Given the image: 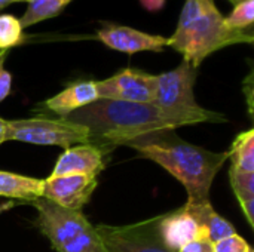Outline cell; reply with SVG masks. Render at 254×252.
Segmentation results:
<instances>
[{
  "label": "cell",
  "mask_w": 254,
  "mask_h": 252,
  "mask_svg": "<svg viewBox=\"0 0 254 252\" xmlns=\"http://www.w3.org/2000/svg\"><path fill=\"white\" fill-rule=\"evenodd\" d=\"M125 146L170 172L188 192L186 205L210 202L213 181L228 160V151L216 153L190 144L171 129L141 135Z\"/></svg>",
  "instance_id": "6da1fadb"
},
{
  "label": "cell",
  "mask_w": 254,
  "mask_h": 252,
  "mask_svg": "<svg viewBox=\"0 0 254 252\" xmlns=\"http://www.w3.org/2000/svg\"><path fill=\"white\" fill-rule=\"evenodd\" d=\"M64 119L85 126L89 134L88 144L97 147L104 156L141 135L180 128L153 104L106 98H98Z\"/></svg>",
  "instance_id": "7a4b0ae2"
},
{
  "label": "cell",
  "mask_w": 254,
  "mask_h": 252,
  "mask_svg": "<svg viewBox=\"0 0 254 252\" xmlns=\"http://www.w3.org/2000/svg\"><path fill=\"white\" fill-rule=\"evenodd\" d=\"M252 30H235L229 27L225 16L216 4L207 9L193 21L177 25L174 34L168 39V46L183 55L192 67L198 68L211 53L237 43H253Z\"/></svg>",
  "instance_id": "3957f363"
},
{
  "label": "cell",
  "mask_w": 254,
  "mask_h": 252,
  "mask_svg": "<svg viewBox=\"0 0 254 252\" xmlns=\"http://www.w3.org/2000/svg\"><path fill=\"white\" fill-rule=\"evenodd\" d=\"M195 82L196 68L183 61L174 70L156 76L155 100L152 104L180 126L226 122L225 114L207 110L196 102Z\"/></svg>",
  "instance_id": "277c9868"
},
{
  "label": "cell",
  "mask_w": 254,
  "mask_h": 252,
  "mask_svg": "<svg viewBox=\"0 0 254 252\" xmlns=\"http://www.w3.org/2000/svg\"><path fill=\"white\" fill-rule=\"evenodd\" d=\"M37 215L33 224L57 252H104L95 227L82 211H68L39 198L30 202Z\"/></svg>",
  "instance_id": "5b68a950"
},
{
  "label": "cell",
  "mask_w": 254,
  "mask_h": 252,
  "mask_svg": "<svg viewBox=\"0 0 254 252\" xmlns=\"http://www.w3.org/2000/svg\"><path fill=\"white\" fill-rule=\"evenodd\" d=\"M88 129L64 117H28L6 120L4 141H19L34 146H55L68 149L88 144Z\"/></svg>",
  "instance_id": "8992f818"
},
{
  "label": "cell",
  "mask_w": 254,
  "mask_h": 252,
  "mask_svg": "<svg viewBox=\"0 0 254 252\" xmlns=\"http://www.w3.org/2000/svg\"><path fill=\"white\" fill-rule=\"evenodd\" d=\"M161 215L127 226H97L104 252H171L159 235Z\"/></svg>",
  "instance_id": "52a82bcc"
},
{
  "label": "cell",
  "mask_w": 254,
  "mask_h": 252,
  "mask_svg": "<svg viewBox=\"0 0 254 252\" xmlns=\"http://www.w3.org/2000/svg\"><path fill=\"white\" fill-rule=\"evenodd\" d=\"M155 88L156 76L134 68H125L109 79L97 82L100 98L141 104L153 102Z\"/></svg>",
  "instance_id": "ba28073f"
},
{
  "label": "cell",
  "mask_w": 254,
  "mask_h": 252,
  "mask_svg": "<svg viewBox=\"0 0 254 252\" xmlns=\"http://www.w3.org/2000/svg\"><path fill=\"white\" fill-rule=\"evenodd\" d=\"M98 186L95 175H63L45 178L43 196L68 211H82Z\"/></svg>",
  "instance_id": "9c48e42d"
},
{
  "label": "cell",
  "mask_w": 254,
  "mask_h": 252,
  "mask_svg": "<svg viewBox=\"0 0 254 252\" xmlns=\"http://www.w3.org/2000/svg\"><path fill=\"white\" fill-rule=\"evenodd\" d=\"M98 39L110 49L119 50L124 53H137V52H161L168 46V39L162 36L147 34L144 31L124 27V25H110L98 31Z\"/></svg>",
  "instance_id": "30bf717a"
},
{
  "label": "cell",
  "mask_w": 254,
  "mask_h": 252,
  "mask_svg": "<svg viewBox=\"0 0 254 252\" xmlns=\"http://www.w3.org/2000/svg\"><path fill=\"white\" fill-rule=\"evenodd\" d=\"M159 235L164 245L171 252H177L186 244L208 238V230L201 226L185 208H180L168 215H161Z\"/></svg>",
  "instance_id": "8fae6325"
},
{
  "label": "cell",
  "mask_w": 254,
  "mask_h": 252,
  "mask_svg": "<svg viewBox=\"0 0 254 252\" xmlns=\"http://www.w3.org/2000/svg\"><path fill=\"white\" fill-rule=\"evenodd\" d=\"M106 156L91 144H77L60 154L49 178L63 175H98L104 166Z\"/></svg>",
  "instance_id": "7c38bea8"
},
{
  "label": "cell",
  "mask_w": 254,
  "mask_h": 252,
  "mask_svg": "<svg viewBox=\"0 0 254 252\" xmlns=\"http://www.w3.org/2000/svg\"><path fill=\"white\" fill-rule=\"evenodd\" d=\"M98 98L97 82L85 80L67 86L60 94L46 100L43 105L49 113H54L58 117H67L73 111L97 101Z\"/></svg>",
  "instance_id": "4fadbf2b"
},
{
  "label": "cell",
  "mask_w": 254,
  "mask_h": 252,
  "mask_svg": "<svg viewBox=\"0 0 254 252\" xmlns=\"http://www.w3.org/2000/svg\"><path fill=\"white\" fill-rule=\"evenodd\" d=\"M45 180L0 171V196L7 199L33 202L43 196Z\"/></svg>",
  "instance_id": "5bb4252c"
},
{
  "label": "cell",
  "mask_w": 254,
  "mask_h": 252,
  "mask_svg": "<svg viewBox=\"0 0 254 252\" xmlns=\"http://www.w3.org/2000/svg\"><path fill=\"white\" fill-rule=\"evenodd\" d=\"M201 226H204L208 230L210 241L214 244L226 236L235 235L237 230L232 223H229L226 218L219 215L210 202L201 203V205H185L183 206Z\"/></svg>",
  "instance_id": "9a60e30c"
},
{
  "label": "cell",
  "mask_w": 254,
  "mask_h": 252,
  "mask_svg": "<svg viewBox=\"0 0 254 252\" xmlns=\"http://www.w3.org/2000/svg\"><path fill=\"white\" fill-rule=\"evenodd\" d=\"M229 183L250 227H254V174L243 172L234 166L229 169Z\"/></svg>",
  "instance_id": "2e32d148"
},
{
  "label": "cell",
  "mask_w": 254,
  "mask_h": 252,
  "mask_svg": "<svg viewBox=\"0 0 254 252\" xmlns=\"http://www.w3.org/2000/svg\"><path fill=\"white\" fill-rule=\"evenodd\" d=\"M228 159H231L232 166L243 172L254 174V131L247 129L241 132L232 143Z\"/></svg>",
  "instance_id": "e0dca14e"
},
{
  "label": "cell",
  "mask_w": 254,
  "mask_h": 252,
  "mask_svg": "<svg viewBox=\"0 0 254 252\" xmlns=\"http://www.w3.org/2000/svg\"><path fill=\"white\" fill-rule=\"evenodd\" d=\"M71 0H28V7L22 18H19L21 27H30L52 16H57Z\"/></svg>",
  "instance_id": "ac0fdd59"
},
{
  "label": "cell",
  "mask_w": 254,
  "mask_h": 252,
  "mask_svg": "<svg viewBox=\"0 0 254 252\" xmlns=\"http://www.w3.org/2000/svg\"><path fill=\"white\" fill-rule=\"evenodd\" d=\"M24 40L19 19L13 15H0V50H9Z\"/></svg>",
  "instance_id": "d6986e66"
},
{
  "label": "cell",
  "mask_w": 254,
  "mask_h": 252,
  "mask_svg": "<svg viewBox=\"0 0 254 252\" xmlns=\"http://www.w3.org/2000/svg\"><path fill=\"white\" fill-rule=\"evenodd\" d=\"M225 21L235 30H252L254 21V0H240Z\"/></svg>",
  "instance_id": "ffe728a7"
},
{
  "label": "cell",
  "mask_w": 254,
  "mask_h": 252,
  "mask_svg": "<svg viewBox=\"0 0 254 252\" xmlns=\"http://www.w3.org/2000/svg\"><path fill=\"white\" fill-rule=\"evenodd\" d=\"M213 250L214 252H247L249 250H252V247L247 244L246 239H243L240 235L235 233L214 242Z\"/></svg>",
  "instance_id": "44dd1931"
},
{
  "label": "cell",
  "mask_w": 254,
  "mask_h": 252,
  "mask_svg": "<svg viewBox=\"0 0 254 252\" xmlns=\"http://www.w3.org/2000/svg\"><path fill=\"white\" fill-rule=\"evenodd\" d=\"M7 50H0V102L10 94L12 88V76L9 71L4 70V59Z\"/></svg>",
  "instance_id": "7402d4cb"
},
{
  "label": "cell",
  "mask_w": 254,
  "mask_h": 252,
  "mask_svg": "<svg viewBox=\"0 0 254 252\" xmlns=\"http://www.w3.org/2000/svg\"><path fill=\"white\" fill-rule=\"evenodd\" d=\"M177 252H214V250H213V242L208 238H201L186 244Z\"/></svg>",
  "instance_id": "603a6c76"
},
{
  "label": "cell",
  "mask_w": 254,
  "mask_h": 252,
  "mask_svg": "<svg viewBox=\"0 0 254 252\" xmlns=\"http://www.w3.org/2000/svg\"><path fill=\"white\" fill-rule=\"evenodd\" d=\"M140 3L149 12H158L165 6V0H140Z\"/></svg>",
  "instance_id": "cb8c5ba5"
},
{
  "label": "cell",
  "mask_w": 254,
  "mask_h": 252,
  "mask_svg": "<svg viewBox=\"0 0 254 252\" xmlns=\"http://www.w3.org/2000/svg\"><path fill=\"white\" fill-rule=\"evenodd\" d=\"M4 134H6V120L0 117V144L4 143Z\"/></svg>",
  "instance_id": "d4e9b609"
},
{
  "label": "cell",
  "mask_w": 254,
  "mask_h": 252,
  "mask_svg": "<svg viewBox=\"0 0 254 252\" xmlns=\"http://www.w3.org/2000/svg\"><path fill=\"white\" fill-rule=\"evenodd\" d=\"M21 1L28 3V0H0V9H3V7H6V6H9L12 3H21Z\"/></svg>",
  "instance_id": "484cf974"
},
{
  "label": "cell",
  "mask_w": 254,
  "mask_h": 252,
  "mask_svg": "<svg viewBox=\"0 0 254 252\" xmlns=\"http://www.w3.org/2000/svg\"><path fill=\"white\" fill-rule=\"evenodd\" d=\"M229 1H231V3H234V4H237V3H238L240 0H229Z\"/></svg>",
  "instance_id": "4316f807"
},
{
  "label": "cell",
  "mask_w": 254,
  "mask_h": 252,
  "mask_svg": "<svg viewBox=\"0 0 254 252\" xmlns=\"http://www.w3.org/2000/svg\"><path fill=\"white\" fill-rule=\"evenodd\" d=\"M247 252H253V250H249V251H247Z\"/></svg>",
  "instance_id": "83f0119b"
}]
</instances>
